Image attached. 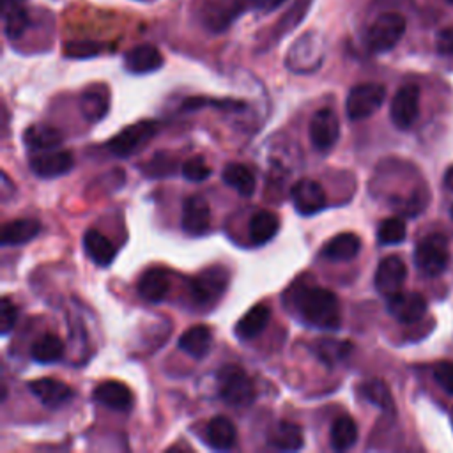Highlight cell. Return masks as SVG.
<instances>
[{"label": "cell", "mask_w": 453, "mask_h": 453, "mask_svg": "<svg viewBox=\"0 0 453 453\" xmlns=\"http://www.w3.org/2000/svg\"><path fill=\"white\" fill-rule=\"evenodd\" d=\"M301 319L319 329H338L342 322L338 297L322 287H303L296 294Z\"/></svg>", "instance_id": "1"}, {"label": "cell", "mask_w": 453, "mask_h": 453, "mask_svg": "<svg viewBox=\"0 0 453 453\" xmlns=\"http://www.w3.org/2000/svg\"><path fill=\"white\" fill-rule=\"evenodd\" d=\"M216 379L218 393L228 405L246 407L255 400L253 380L239 365H223Z\"/></svg>", "instance_id": "2"}, {"label": "cell", "mask_w": 453, "mask_h": 453, "mask_svg": "<svg viewBox=\"0 0 453 453\" xmlns=\"http://www.w3.org/2000/svg\"><path fill=\"white\" fill-rule=\"evenodd\" d=\"M324 37L319 32H306L290 46L285 65L292 73H313L324 60Z\"/></svg>", "instance_id": "3"}, {"label": "cell", "mask_w": 453, "mask_h": 453, "mask_svg": "<svg viewBox=\"0 0 453 453\" xmlns=\"http://www.w3.org/2000/svg\"><path fill=\"white\" fill-rule=\"evenodd\" d=\"M405 18L398 12H382L370 25L366 34V44L373 53H386L393 50L405 34Z\"/></svg>", "instance_id": "4"}, {"label": "cell", "mask_w": 453, "mask_h": 453, "mask_svg": "<svg viewBox=\"0 0 453 453\" xmlns=\"http://www.w3.org/2000/svg\"><path fill=\"white\" fill-rule=\"evenodd\" d=\"M414 264L426 276H439L449 264L448 239L442 234L423 237L414 250Z\"/></svg>", "instance_id": "5"}, {"label": "cell", "mask_w": 453, "mask_h": 453, "mask_svg": "<svg viewBox=\"0 0 453 453\" xmlns=\"http://www.w3.org/2000/svg\"><path fill=\"white\" fill-rule=\"evenodd\" d=\"M157 133V122L154 120H140L136 124H131L119 131L110 142L106 143V149L117 156V157H127L143 149L150 138Z\"/></svg>", "instance_id": "6"}, {"label": "cell", "mask_w": 453, "mask_h": 453, "mask_svg": "<svg viewBox=\"0 0 453 453\" xmlns=\"http://www.w3.org/2000/svg\"><path fill=\"white\" fill-rule=\"evenodd\" d=\"M386 88L380 83H359L350 88L345 111L350 120H363L372 117L384 103Z\"/></svg>", "instance_id": "7"}, {"label": "cell", "mask_w": 453, "mask_h": 453, "mask_svg": "<svg viewBox=\"0 0 453 453\" xmlns=\"http://www.w3.org/2000/svg\"><path fill=\"white\" fill-rule=\"evenodd\" d=\"M228 285V273L223 267H207L189 281V296L198 306H209L221 297Z\"/></svg>", "instance_id": "8"}, {"label": "cell", "mask_w": 453, "mask_h": 453, "mask_svg": "<svg viewBox=\"0 0 453 453\" xmlns=\"http://www.w3.org/2000/svg\"><path fill=\"white\" fill-rule=\"evenodd\" d=\"M340 138V120L331 108H320L310 120V140L315 150L327 152Z\"/></svg>", "instance_id": "9"}, {"label": "cell", "mask_w": 453, "mask_h": 453, "mask_svg": "<svg viewBox=\"0 0 453 453\" xmlns=\"http://www.w3.org/2000/svg\"><path fill=\"white\" fill-rule=\"evenodd\" d=\"M419 113V88L416 85H403L391 99L389 117L395 127L409 129Z\"/></svg>", "instance_id": "10"}, {"label": "cell", "mask_w": 453, "mask_h": 453, "mask_svg": "<svg viewBox=\"0 0 453 453\" xmlns=\"http://www.w3.org/2000/svg\"><path fill=\"white\" fill-rule=\"evenodd\" d=\"M405 278H407L405 262L396 255H389L379 262V265L375 269L373 283H375V288L379 290V294L389 297L402 290Z\"/></svg>", "instance_id": "11"}, {"label": "cell", "mask_w": 453, "mask_h": 453, "mask_svg": "<svg viewBox=\"0 0 453 453\" xmlns=\"http://www.w3.org/2000/svg\"><path fill=\"white\" fill-rule=\"evenodd\" d=\"M292 203L296 207V211L303 216H311V214H317L320 212L326 203H327V198H326V193L322 189V186L313 180V179H299L292 191Z\"/></svg>", "instance_id": "12"}, {"label": "cell", "mask_w": 453, "mask_h": 453, "mask_svg": "<svg viewBox=\"0 0 453 453\" xmlns=\"http://www.w3.org/2000/svg\"><path fill=\"white\" fill-rule=\"evenodd\" d=\"M388 311L402 324H414L423 319L426 311V301L418 292L400 290L388 297Z\"/></svg>", "instance_id": "13"}, {"label": "cell", "mask_w": 453, "mask_h": 453, "mask_svg": "<svg viewBox=\"0 0 453 453\" xmlns=\"http://www.w3.org/2000/svg\"><path fill=\"white\" fill-rule=\"evenodd\" d=\"M74 166V156L71 150H46L30 159V170L41 179H55L65 175Z\"/></svg>", "instance_id": "14"}, {"label": "cell", "mask_w": 453, "mask_h": 453, "mask_svg": "<svg viewBox=\"0 0 453 453\" xmlns=\"http://www.w3.org/2000/svg\"><path fill=\"white\" fill-rule=\"evenodd\" d=\"M211 228V205L200 195H191L182 205V230L188 235L198 237Z\"/></svg>", "instance_id": "15"}, {"label": "cell", "mask_w": 453, "mask_h": 453, "mask_svg": "<svg viewBox=\"0 0 453 453\" xmlns=\"http://www.w3.org/2000/svg\"><path fill=\"white\" fill-rule=\"evenodd\" d=\"M28 391L48 409H57L67 403L74 395V391L65 382L51 377H42L28 382Z\"/></svg>", "instance_id": "16"}, {"label": "cell", "mask_w": 453, "mask_h": 453, "mask_svg": "<svg viewBox=\"0 0 453 453\" xmlns=\"http://www.w3.org/2000/svg\"><path fill=\"white\" fill-rule=\"evenodd\" d=\"M92 396L96 402L111 411H129L134 403L131 389L119 380H104L97 384L92 391Z\"/></svg>", "instance_id": "17"}, {"label": "cell", "mask_w": 453, "mask_h": 453, "mask_svg": "<svg viewBox=\"0 0 453 453\" xmlns=\"http://www.w3.org/2000/svg\"><path fill=\"white\" fill-rule=\"evenodd\" d=\"M163 65V55L154 44H138L124 55V67L131 74H149Z\"/></svg>", "instance_id": "18"}, {"label": "cell", "mask_w": 453, "mask_h": 453, "mask_svg": "<svg viewBox=\"0 0 453 453\" xmlns=\"http://www.w3.org/2000/svg\"><path fill=\"white\" fill-rule=\"evenodd\" d=\"M361 250V239L354 232H342L331 237L320 250V255L331 262L352 260Z\"/></svg>", "instance_id": "19"}, {"label": "cell", "mask_w": 453, "mask_h": 453, "mask_svg": "<svg viewBox=\"0 0 453 453\" xmlns=\"http://www.w3.org/2000/svg\"><path fill=\"white\" fill-rule=\"evenodd\" d=\"M136 290L140 297H143L145 301L159 303L165 299V296L170 290V276L165 269L150 267L140 276Z\"/></svg>", "instance_id": "20"}, {"label": "cell", "mask_w": 453, "mask_h": 453, "mask_svg": "<svg viewBox=\"0 0 453 453\" xmlns=\"http://www.w3.org/2000/svg\"><path fill=\"white\" fill-rule=\"evenodd\" d=\"M205 442L218 451H225L235 446L237 442V430L235 425L226 416H214L203 432Z\"/></svg>", "instance_id": "21"}, {"label": "cell", "mask_w": 453, "mask_h": 453, "mask_svg": "<svg viewBox=\"0 0 453 453\" xmlns=\"http://www.w3.org/2000/svg\"><path fill=\"white\" fill-rule=\"evenodd\" d=\"M267 442L280 451H297L304 444V435L299 425L292 421H278L271 426Z\"/></svg>", "instance_id": "22"}, {"label": "cell", "mask_w": 453, "mask_h": 453, "mask_svg": "<svg viewBox=\"0 0 453 453\" xmlns=\"http://www.w3.org/2000/svg\"><path fill=\"white\" fill-rule=\"evenodd\" d=\"M80 111L88 122L101 120L110 108V92L103 85H92L80 96Z\"/></svg>", "instance_id": "23"}, {"label": "cell", "mask_w": 453, "mask_h": 453, "mask_svg": "<svg viewBox=\"0 0 453 453\" xmlns=\"http://www.w3.org/2000/svg\"><path fill=\"white\" fill-rule=\"evenodd\" d=\"M313 0H296L285 12L283 16L276 21L273 30L269 32V44H276L281 37L288 35L292 30H296L301 21L306 18V14L311 9Z\"/></svg>", "instance_id": "24"}, {"label": "cell", "mask_w": 453, "mask_h": 453, "mask_svg": "<svg viewBox=\"0 0 453 453\" xmlns=\"http://www.w3.org/2000/svg\"><path fill=\"white\" fill-rule=\"evenodd\" d=\"M23 142L32 152H46L62 143V133L46 124H32L23 133Z\"/></svg>", "instance_id": "25"}, {"label": "cell", "mask_w": 453, "mask_h": 453, "mask_svg": "<svg viewBox=\"0 0 453 453\" xmlns=\"http://www.w3.org/2000/svg\"><path fill=\"white\" fill-rule=\"evenodd\" d=\"M212 345V333L207 326H191L179 338V347L191 357L202 359L207 356Z\"/></svg>", "instance_id": "26"}, {"label": "cell", "mask_w": 453, "mask_h": 453, "mask_svg": "<svg viewBox=\"0 0 453 453\" xmlns=\"http://www.w3.org/2000/svg\"><path fill=\"white\" fill-rule=\"evenodd\" d=\"M41 234V223L32 218H19L7 221L2 228V244L16 246L35 239Z\"/></svg>", "instance_id": "27"}, {"label": "cell", "mask_w": 453, "mask_h": 453, "mask_svg": "<svg viewBox=\"0 0 453 453\" xmlns=\"http://www.w3.org/2000/svg\"><path fill=\"white\" fill-rule=\"evenodd\" d=\"M83 248L88 255V258L99 265V267H108L113 258H115V248L110 242L106 235H103L99 230H87L83 235Z\"/></svg>", "instance_id": "28"}, {"label": "cell", "mask_w": 453, "mask_h": 453, "mask_svg": "<svg viewBox=\"0 0 453 453\" xmlns=\"http://www.w3.org/2000/svg\"><path fill=\"white\" fill-rule=\"evenodd\" d=\"M269 319H271V308L265 303H258L253 308H250L242 315V319L237 322L235 334L242 340H251L265 329Z\"/></svg>", "instance_id": "29"}, {"label": "cell", "mask_w": 453, "mask_h": 453, "mask_svg": "<svg viewBox=\"0 0 453 453\" xmlns=\"http://www.w3.org/2000/svg\"><path fill=\"white\" fill-rule=\"evenodd\" d=\"M278 230H280V218L271 211L262 209L250 218L248 234L255 244H264L271 241L278 234Z\"/></svg>", "instance_id": "30"}, {"label": "cell", "mask_w": 453, "mask_h": 453, "mask_svg": "<svg viewBox=\"0 0 453 453\" xmlns=\"http://www.w3.org/2000/svg\"><path fill=\"white\" fill-rule=\"evenodd\" d=\"M221 179L242 196H251L255 193L257 179L250 166L242 163H228L221 172Z\"/></svg>", "instance_id": "31"}, {"label": "cell", "mask_w": 453, "mask_h": 453, "mask_svg": "<svg viewBox=\"0 0 453 453\" xmlns=\"http://www.w3.org/2000/svg\"><path fill=\"white\" fill-rule=\"evenodd\" d=\"M356 441H357V425H356V421L347 414L338 416L333 421L331 430H329L331 448L336 449V451H347L356 444Z\"/></svg>", "instance_id": "32"}, {"label": "cell", "mask_w": 453, "mask_h": 453, "mask_svg": "<svg viewBox=\"0 0 453 453\" xmlns=\"http://www.w3.org/2000/svg\"><path fill=\"white\" fill-rule=\"evenodd\" d=\"M64 356V342L53 334L46 333L39 336L32 345H30V357L41 365H50L57 363Z\"/></svg>", "instance_id": "33"}, {"label": "cell", "mask_w": 453, "mask_h": 453, "mask_svg": "<svg viewBox=\"0 0 453 453\" xmlns=\"http://www.w3.org/2000/svg\"><path fill=\"white\" fill-rule=\"evenodd\" d=\"M313 350H315V356H317L322 363L333 366V365H336L338 361H342L343 357L349 356V352H350V343H349V342L333 340V338H327V340L324 338V340H320V342L315 343Z\"/></svg>", "instance_id": "34"}, {"label": "cell", "mask_w": 453, "mask_h": 453, "mask_svg": "<svg viewBox=\"0 0 453 453\" xmlns=\"http://www.w3.org/2000/svg\"><path fill=\"white\" fill-rule=\"evenodd\" d=\"M28 25H30V16L23 7H19L18 4L5 7L4 30L9 39H19L27 32Z\"/></svg>", "instance_id": "35"}, {"label": "cell", "mask_w": 453, "mask_h": 453, "mask_svg": "<svg viewBox=\"0 0 453 453\" xmlns=\"http://www.w3.org/2000/svg\"><path fill=\"white\" fill-rule=\"evenodd\" d=\"M361 395L373 405L384 409V411H391L393 409V400H391V393L388 389V386L379 380V379H372L361 384L359 388Z\"/></svg>", "instance_id": "36"}, {"label": "cell", "mask_w": 453, "mask_h": 453, "mask_svg": "<svg viewBox=\"0 0 453 453\" xmlns=\"http://www.w3.org/2000/svg\"><path fill=\"white\" fill-rule=\"evenodd\" d=\"M405 235H407V228H405L403 219H400V218H386L380 221V225L377 228V239L384 246L398 244L405 239Z\"/></svg>", "instance_id": "37"}, {"label": "cell", "mask_w": 453, "mask_h": 453, "mask_svg": "<svg viewBox=\"0 0 453 453\" xmlns=\"http://www.w3.org/2000/svg\"><path fill=\"white\" fill-rule=\"evenodd\" d=\"M211 166L202 156H193L182 165V175L191 182H202L211 175Z\"/></svg>", "instance_id": "38"}, {"label": "cell", "mask_w": 453, "mask_h": 453, "mask_svg": "<svg viewBox=\"0 0 453 453\" xmlns=\"http://www.w3.org/2000/svg\"><path fill=\"white\" fill-rule=\"evenodd\" d=\"M101 53V44L94 41H74L65 44V55L73 58H90Z\"/></svg>", "instance_id": "39"}, {"label": "cell", "mask_w": 453, "mask_h": 453, "mask_svg": "<svg viewBox=\"0 0 453 453\" xmlns=\"http://www.w3.org/2000/svg\"><path fill=\"white\" fill-rule=\"evenodd\" d=\"M434 379L442 391L453 395V361H439L434 365Z\"/></svg>", "instance_id": "40"}, {"label": "cell", "mask_w": 453, "mask_h": 453, "mask_svg": "<svg viewBox=\"0 0 453 453\" xmlns=\"http://www.w3.org/2000/svg\"><path fill=\"white\" fill-rule=\"evenodd\" d=\"M18 320V306L9 299L2 297V308H0V326H2V334H9V331L14 327Z\"/></svg>", "instance_id": "41"}, {"label": "cell", "mask_w": 453, "mask_h": 453, "mask_svg": "<svg viewBox=\"0 0 453 453\" xmlns=\"http://www.w3.org/2000/svg\"><path fill=\"white\" fill-rule=\"evenodd\" d=\"M145 173L150 177H163V175H170L173 173V161L168 156L157 154L156 157H152L147 166H145Z\"/></svg>", "instance_id": "42"}, {"label": "cell", "mask_w": 453, "mask_h": 453, "mask_svg": "<svg viewBox=\"0 0 453 453\" xmlns=\"http://www.w3.org/2000/svg\"><path fill=\"white\" fill-rule=\"evenodd\" d=\"M205 104H211V106H221V108H242L244 104L242 103H237V101H214V99H203V97H189L182 108L184 110H195V108H202Z\"/></svg>", "instance_id": "43"}, {"label": "cell", "mask_w": 453, "mask_h": 453, "mask_svg": "<svg viewBox=\"0 0 453 453\" xmlns=\"http://www.w3.org/2000/svg\"><path fill=\"white\" fill-rule=\"evenodd\" d=\"M437 50L439 53L444 55H451L453 53V27L451 28H444L439 32L437 35Z\"/></svg>", "instance_id": "44"}, {"label": "cell", "mask_w": 453, "mask_h": 453, "mask_svg": "<svg viewBox=\"0 0 453 453\" xmlns=\"http://www.w3.org/2000/svg\"><path fill=\"white\" fill-rule=\"evenodd\" d=\"M285 0H248V5L253 7L255 11H262V12H269L274 11L276 7H280Z\"/></svg>", "instance_id": "45"}, {"label": "cell", "mask_w": 453, "mask_h": 453, "mask_svg": "<svg viewBox=\"0 0 453 453\" xmlns=\"http://www.w3.org/2000/svg\"><path fill=\"white\" fill-rule=\"evenodd\" d=\"M444 184L449 188V189H453V165L446 170V175H444Z\"/></svg>", "instance_id": "46"}, {"label": "cell", "mask_w": 453, "mask_h": 453, "mask_svg": "<svg viewBox=\"0 0 453 453\" xmlns=\"http://www.w3.org/2000/svg\"><path fill=\"white\" fill-rule=\"evenodd\" d=\"M23 0H4V7H7V5H14V4H21Z\"/></svg>", "instance_id": "47"}, {"label": "cell", "mask_w": 453, "mask_h": 453, "mask_svg": "<svg viewBox=\"0 0 453 453\" xmlns=\"http://www.w3.org/2000/svg\"><path fill=\"white\" fill-rule=\"evenodd\" d=\"M451 218H453V205H451Z\"/></svg>", "instance_id": "48"}, {"label": "cell", "mask_w": 453, "mask_h": 453, "mask_svg": "<svg viewBox=\"0 0 453 453\" xmlns=\"http://www.w3.org/2000/svg\"><path fill=\"white\" fill-rule=\"evenodd\" d=\"M449 2H453V0H449Z\"/></svg>", "instance_id": "49"}]
</instances>
